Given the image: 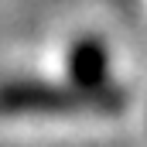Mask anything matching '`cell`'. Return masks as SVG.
I'll use <instances>...</instances> for the list:
<instances>
[{
	"instance_id": "obj_1",
	"label": "cell",
	"mask_w": 147,
	"mask_h": 147,
	"mask_svg": "<svg viewBox=\"0 0 147 147\" xmlns=\"http://www.w3.org/2000/svg\"><path fill=\"white\" fill-rule=\"evenodd\" d=\"M123 92H82L75 86H51V82H3L0 86V113L10 116H69V113H120Z\"/></svg>"
},
{
	"instance_id": "obj_2",
	"label": "cell",
	"mask_w": 147,
	"mask_h": 147,
	"mask_svg": "<svg viewBox=\"0 0 147 147\" xmlns=\"http://www.w3.org/2000/svg\"><path fill=\"white\" fill-rule=\"evenodd\" d=\"M69 72L72 86L82 92H103L110 89L106 75H110V58H106V45L99 38H82L69 55Z\"/></svg>"
}]
</instances>
